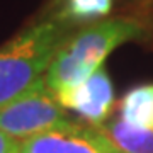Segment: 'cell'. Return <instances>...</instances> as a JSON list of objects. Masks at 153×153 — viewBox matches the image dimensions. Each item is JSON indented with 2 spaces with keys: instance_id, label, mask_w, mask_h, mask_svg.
I'll return each instance as SVG.
<instances>
[{
  "instance_id": "6da1fadb",
  "label": "cell",
  "mask_w": 153,
  "mask_h": 153,
  "mask_svg": "<svg viewBox=\"0 0 153 153\" xmlns=\"http://www.w3.org/2000/svg\"><path fill=\"white\" fill-rule=\"evenodd\" d=\"M143 24L134 17H109L73 31L63 41L44 73L49 90L75 87L102 68L105 58L121 44L141 38Z\"/></svg>"
},
{
  "instance_id": "7a4b0ae2",
  "label": "cell",
  "mask_w": 153,
  "mask_h": 153,
  "mask_svg": "<svg viewBox=\"0 0 153 153\" xmlns=\"http://www.w3.org/2000/svg\"><path fill=\"white\" fill-rule=\"evenodd\" d=\"M71 33L73 24L53 14L0 46V107L43 78L58 48Z\"/></svg>"
},
{
  "instance_id": "3957f363",
  "label": "cell",
  "mask_w": 153,
  "mask_h": 153,
  "mask_svg": "<svg viewBox=\"0 0 153 153\" xmlns=\"http://www.w3.org/2000/svg\"><path fill=\"white\" fill-rule=\"evenodd\" d=\"M68 121H71V117L58 102L56 94L46 87L44 78L27 92L0 107V129L21 141Z\"/></svg>"
},
{
  "instance_id": "277c9868",
  "label": "cell",
  "mask_w": 153,
  "mask_h": 153,
  "mask_svg": "<svg viewBox=\"0 0 153 153\" xmlns=\"http://www.w3.org/2000/svg\"><path fill=\"white\" fill-rule=\"evenodd\" d=\"M21 153H124L99 128L68 121L22 141Z\"/></svg>"
},
{
  "instance_id": "5b68a950",
  "label": "cell",
  "mask_w": 153,
  "mask_h": 153,
  "mask_svg": "<svg viewBox=\"0 0 153 153\" xmlns=\"http://www.w3.org/2000/svg\"><path fill=\"white\" fill-rule=\"evenodd\" d=\"M56 99L66 111H73L85 121V124L102 126L114 105V87L109 73L99 68L87 80L75 87L61 88Z\"/></svg>"
},
{
  "instance_id": "8992f818",
  "label": "cell",
  "mask_w": 153,
  "mask_h": 153,
  "mask_svg": "<svg viewBox=\"0 0 153 153\" xmlns=\"http://www.w3.org/2000/svg\"><path fill=\"white\" fill-rule=\"evenodd\" d=\"M99 129L124 153H153V129H143L123 119H107Z\"/></svg>"
},
{
  "instance_id": "52a82bcc",
  "label": "cell",
  "mask_w": 153,
  "mask_h": 153,
  "mask_svg": "<svg viewBox=\"0 0 153 153\" xmlns=\"http://www.w3.org/2000/svg\"><path fill=\"white\" fill-rule=\"evenodd\" d=\"M121 119L136 128L153 129V83L131 88L119 102Z\"/></svg>"
},
{
  "instance_id": "ba28073f",
  "label": "cell",
  "mask_w": 153,
  "mask_h": 153,
  "mask_svg": "<svg viewBox=\"0 0 153 153\" xmlns=\"http://www.w3.org/2000/svg\"><path fill=\"white\" fill-rule=\"evenodd\" d=\"M111 9L112 0H60L55 14L75 26L78 22L102 21V17L109 16Z\"/></svg>"
},
{
  "instance_id": "9c48e42d",
  "label": "cell",
  "mask_w": 153,
  "mask_h": 153,
  "mask_svg": "<svg viewBox=\"0 0 153 153\" xmlns=\"http://www.w3.org/2000/svg\"><path fill=\"white\" fill-rule=\"evenodd\" d=\"M22 141L0 129V153H21Z\"/></svg>"
}]
</instances>
